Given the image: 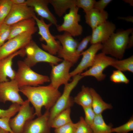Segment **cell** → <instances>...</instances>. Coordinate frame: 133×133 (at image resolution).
<instances>
[{
	"instance_id": "obj_1",
	"label": "cell",
	"mask_w": 133,
	"mask_h": 133,
	"mask_svg": "<svg viewBox=\"0 0 133 133\" xmlns=\"http://www.w3.org/2000/svg\"><path fill=\"white\" fill-rule=\"evenodd\" d=\"M19 91L33 105L37 117L42 115L43 107L50 110L61 94L58 89L50 84L45 86H24L19 88Z\"/></svg>"
},
{
	"instance_id": "obj_2",
	"label": "cell",
	"mask_w": 133,
	"mask_h": 133,
	"mask_svg": "<svg viewBox=\"0 0 133 133\" xmlns=\"http://www.w3.org/2000/svg\"><path fill=\"white\" fill-rule=\"evenodd\" d=\"M133 31V28H131L114 33L102 44V52L110 55L116 59H122L127 48L130 35Z\"/></svg>"
},
{
	"instance_id": "obj_3",
	"label": "cell",
	"mask_w": 133,
	"mask_h": 133,
	"mask_svg": "<svg viewBox=\"0 0 133 133\" xmlns=\"http://www.w3.org/2000/svg\"><path fill=\"white\" fill-rule=\"evenodd\" d=\"M18 67L14 79L19 88L24 86H36L50 81L47 76L38 74L32 70L23 61L17 62Z\"/></svg>"
},
{
	"instance_id": "obj_4",
	"label": "cell",
	"mask_w": 133,
	"mask_h": 133,
	"mask_svg": "<svg viewBox=\"0 0 133 133\" xmlns=\"http://www.w3.org/2000/svg\"><path fill=\"white\" fill-rule=\"evenodd\" d=\"M83 77L80 74L73 77L72 81L65 85L63 94L50 109L49 123L50 124L53 119L59 114L66 109L70 108L74 102L70 96V93L79 81Z\"/></svg>"
},
{
	"instance_id": "obj_5",
	"label": "cell",
	"mask_w": 133,
	"mask_h": 133,
	"mask_svg": "<svg viewBox=\"0 0 133 133\" xmlns=\"http://www.w3.org/2000/svg\"><path fill=\"white\" fill-rule=\"evenodd\" d=\"M25 49L27 57L23 61L31 68L39 62H45L49 63L50 65H56L63 61L42 49L32 40Z\"/></svg>"
},
{
	"instance_id": "obj_6",
	"label": "cell",
	"mask_w": 133,
	"mask_h": 133,
	"mask_svg": "<svg viewBox=\"0 0 133 133\" xmlns=\"http://www.w3.org/2000/svg\"><path fill=\"white\" fill-rule=\"evenodd\" d=\"M62 45L57 54L58 57L74 64L78 61L80 56L76 53L79 43L68 33L64 32L62 34L54 36Z\"/></svg>"
},
{
	"instance_id": "obj_7",
	"label": "cell",
	"mask_w": 133,
	"mask_h": 133,
	"mask_svg": "<svg viewBox=\"0 0 133 133\" xmlns=\"http://www.w3.org/2000/svg\"><path fill=\"white\" fill-rule=\"evenodd\" d=\"M33 18L35 19L38 29V34L41 36V41H44L46 44H42V47L44 50L53 55L57 54L61 46L60 43L58 41L56 40L54 36L50 33L49 28L52 24L50 23L46 24L43 18H37L36 15Z\"/></svg>"
},
{
	"instance_id": "obj_8",
	"label": "cell",
	"mask_w": 133,
	"mask_h": 133,
	"mask_svg": "<svg viewBox=\"0 0 133 133\" xmlns=\"http://www.w3.org/2000/svg\"><path fill=\"white\" fill-rule=\"evenodd\" d=\"M36 31L24 33L7 40L0 47V59L25 48L32 40L33 35Z\"/></svg>"
},
{
	"instance_id": "obj_9",
	"label": "cell",
	"mask_w": 133,
	"mask_h": 133,
	"mask_svg": "<svg viewBox=\"0 0 133 133\" xmlns=\"http://www.w3.org/2000/svg\"><path fill=\"white\" fill-rule=\"evenodd\" d=\"M79 9L76 6L70 9L69 12L63 17V23L56 27L58 32H67L72 37L78 36L82 34L83 28L79 23L81 20V16L78 13Z\"/></svg>"
},
{
	"instance_id": "obj_10",
	"label": "cell",
	"mask_w": 133,
	"mask_h": 133,
	"mask_svg": "<svg viewBox=\"0 0 133 133\" xmlns=\"http://www.w3.org/2000/svg\"><path fill=\"white\" fill-rule=\"evenodd\" d=\"M27 99L21 105L17 114L9 121L10 126L14 133H22L26 123L35 116L33 107Z\"/></svg>"
},
{
	"instance_id": "obj_11",
	"label": "cell",
	"mask_w": 133,
	"mask_h": 133,
	"mask_svg": "<svg viewBox=\"0 0 133 133\" xmlns=\"http://www.w3.org/2000/svg\"><path fill=\"white\" fill-rule=\"evenodd\" d=\"M116 59L113 57L107 56L102 52L96 54L90 68L80 74L83 77L92 76L98 81H102L106 77V75L103 73V70L107 67L111 66Z\"/></svg>"
},
{
	"instance_id": "obj_12",
	"label": "cell",
	"mask_w": 133,
	"mask_h": 133,
	"mask_svg": "<svg viewBox=\"0 0 133 133\" xmlns=\"http://www.w3.org/2000/svg\"><path fill=\"white\" fill-rule=\"evenodd\" d=\"M74 64L64 60L62 62L56 65H51L52 69L51 72L50 84L52 86L58 89L62 84L68 83L71 77L69 71Z\"/></svg>"
},
{
	"instance_id": "obj_13",
	"label": "cell",
	"mask_w": 133,
	"mask_h": 133,
	"mask_svg": "<svg viewBox=\"0 0 133 133\" xmlns=\"http://www.w3.org/2000/svg\"><path fill=\"white\" fill-rule=\"evenodd\" d=\"M19 88L14 79L0 83V101L4 103L10 101L21 105L24 101L19 93Z\"/></svg>"
},
{
	"instance_id": "obj_14",
	"label": "cell",
	"mask_w": 133,
	"mask_h": 133,
	"mask_svg": "<svg viewBox=\"0 0 133 133\" xmlns=\"http://www.w3.org/2000/svg\"><path fill=\"white\" fill-rule=\"evenodd\" d=\"M35 15L33 8L28 6L26 3L12 4L3 23L11 26L22 20L33 18Z\"/></svg>"
},
{
	"instance_id": "obj_15",
	"label": "cell",
	"mask_w": 133,
	"mask_h": 133,
	"mask_svg": "<svg viewBox=\"0 0 133 133\" xmlns=\"http://www.w3.org/2000/svg\"><path fill=\"white\" fill-rule=\"evenodd\" d=\"M102 44L98 43L91 44L90 47L81 54L82 56L81 60L77 67L70 72V77H74L78 74H81L84 70L91 67L93 63L97 52L101 50Z\"/></svg>"
},
{
	"instance_id": "obj_16",
	"label": "cell",
	"mask_w": 133,
	"mask_h": 133,
	"mask_svg": "<svg viewBox=\"0 0 133 133\" xmlns=\"http://www.w3.org/2000/svg\"><path fill=\"white\" fill-rule=\"evenodd\" d=\"M49 110H46L41 116L27 122L22 133H50Z\"/></svg>"
},
{
	"instance_id": "obj_17",
	"label": "cell",
	"mask_w": 133,
	"mask_h": 133,
	"mask_svg": "<svg viewBox=\"0 0 133 133\" xmlns=\"http://www.w3.org/2000/svg\"><path fill=\"white\" fill-rule=\"evenodd\" d=\"M26 54L25 48L17 51L9 56L0 59V83L14 79L16 72L12 67V60L18 55L24 56Z\"/></svg>"
},
{
	"instance_id": "obj_18",
	"label": "cell",
	"mask_w": 133,
	"mask_h": 133,
	"mask_svg": "<svg viewBox=\"0 0 133 133\" xmlns=\"http://www.w3.org/2000/svg\"><path fill=\"white\" fill-rule=\"evenodd\" d=\"M116 28L114 23L107 20L97 26L92 30L90 43L102 44L114 33Z\"/></svg>"
},
{
	"instance_id": "obj_19",
	"label": "cell",
	"mask_w": 133,
	"mask_h": 133,
	"mask_svg": "<svg viewBox=\"0 0 133 133\" xmlns=\"http://www.w3.org/2000/svg\"><path fill=\"white\" fill-rule=\"evenodd\" d=\"M48 0H27L26 4L33 8L34 11L41 18H45L56 27L57 21L54 15L49 10Z\"/></svg>"
},
{
	"instance_id": "obj_20",
	"label": "cell",
	"mask_w": 133,
	"mask_h": 133,
	"mask_svg": "<svg viewBox=\"0 0 133 133\" xmlns=\"http://www.w3.org/2000/svg\"><path fill=\"white\" fill-rule=\"evenodd\" d=\"M36 22L33 18L23 20L11 26L9 35L7 40L24 33L36 31Z\"/></svg>"
},
{
	"instance_id": "obj_21",
	"label": "cell",
	"mask_w": 133,
	"mask_h": 133,
	"mask_svg": "<svg viewBox=\"0 0 133 133\" xmlns=\"http://www.w3.org/2000/svg\"><path fill=\"white\" fill-rule=\"evenodd\" d=\"M108 17L107 12L104 10L101 11L94 8L85 13V22L92 30L106 22Z\"/></svg>"
},
{
	"instance_id": "obj_22",
	"label": "cell",
	"mask_w": 133,
	"mask_h": 133,
	"mask_svg": "<svg viewBox=\"0 0 133 133\" xmlns=\"http://www.w3.org/2000/svg\"><path fill=\"white\" fill-rule=\"evenodd\" d=\"M90 88L92 97L91 107L96 115L102 114L105 110L112 108L111 105L104 101L94 88Z\"/></svg>"
},
{
	"instance_id": "obj_23",
	"label": "cell",
	"mask_w": 133,
	"mask_h": 133,
	"mask_svg": "<svg viewBox=\"0 0 133 133\" xmlns=\"http://www.w3.org/2000/svg\"><path fill=\"white\" fill-rule=\"evenodd\" d=\"M53 7L56 14L62 16L68 9L76 6V0H48Z\"/></svg>"
},
{
	"instance_id": "obj_24",
	"label": "cell",
	"mask_w": 133,
	"mask_h": 133,
	"mask_svg": "<svg viewBox=\"0 0 133 133\" xmlns=\"http://www.w3.org/2000/svg\"><path fill=\"white\" fill-rule=\"evenodd\" d=\"M73 101L83 108L91 106L92 97L90 88L83 85L81 91L74 97Z\"/></svg>"
},
{
	"instance_id": "obj_25",
	"label": "cell",
	"mask_w": 133,
	"mask_h": 133,
	"mask_svg": "<svg viewBox=\"0 0 133 133\" xmlns=\"http://www.w3.org/2000/svg\"><path fill=\"white\" fill-rule=\"evenodd\" d=\"M70 108H68L57 115L50 124V127L57 128L72 122L70 117Z\"/></svg>"
},
{
	"instance_id": "obj_26",
	"label": "cell",
	"mask_w": 133,
	"mask_h": 133,
	"mask_svg": "<svg viewBox=\"0 0 133 133\" xmlns=\"http://www.w3.org/2000/svg\"><path fill=\"white\" fill-rule=\"evenodd\" d=\"M90 127L93 133H112L111 126L106 123L102 114L96 115Z\"/></svg>"
},
{
	"instance_id": "obj_27",
	"label": "cell",
	"mask_w": 133,
	"mask_h": 133,
	"mask_svg": "<svg viewBox=\"0 0 133 133\" xmlns=\"http://www.w3.org/2000/svg\"><path fill=\"white\" fill-rule=\"evenodd\" d=\"M121 71L133 72V56L122 60L116 59L111 65Z\"/></svg>"
},
{
	"instance_id": "obj_28",
	"label": "cell",
	"mask_w": 133,
	"mask_h": 133,
	"mask_svg": "<svg viewBox=\"0 0 133 133\" xmlns=\"http://www.w3.org/2000/svg\"><path fill=\"white\" fill-rule=\"evenodd\" d=\"M12 4L11 0H0V26L8 14Z\"/></svg>"
},
{
	"instance_id": "obj_29",
	"label": "cell",
	"mask_w": 133,
	"mask_h": 133,
	"mask_svg": "<svg viewBox=\"0 0 133 133\" xmlns=\"http://www.w3.org/2000/svg\"><path fill=\"white\" fill-rule=\"evenodd\" d=\"M20 105L18 104L13 103L6 110L0 109V118L7 117L11 118L18 112Z\"/></svg>"
},
{
	"instance_id": "obj_30",
	"label": "cell",
	"mask_w": 133,
	"mask_h": 133,
	"mask_svg": "<svg viewBox=\"0 0 133 133\" xmlns=\"http://www.w3.org/2000/svg\"><path fill=\"white\" fill-rule=\"evenodd\" d=\"M110 80L115 83H123L128 84L129 80L122 71L116 70H114L110 76Z\"/></svg>"
},
{
	"instance_id": "obj_31",
	"label": "cell",
	"mask_w": 133,
	"mask_h": 133,
	"mask_svg": "<svg viewBox=\"0 0 133 133\" xmlns=\"http://www.w3.org/2000/svg\"><path fill=\"white\" fill-rule=\"evenodd\" d=\"M133 130V118L132 116L129 120L124 124L119 127L112 128L111 133H128Z\"/></svg>"
},
{
	"instance_id": "obj_32",
	"label": "cell",
	"mask_w": 133,
	"mask_h": 133,
	"mask_svg": "<svg viewBox=\"0 0 133 133\" xmlns=\"http://www.w3.org/2000/svg\"><path fill=\"white\" fill-rule=\"evenodd\" d=\"M95 0H76V5L79 8L82 9L85 13L93 8Z\"/></svg>"
},
{
	"instance_id": "obj_33",
	"label": "cell",
	"mask_w": 133,
	"mask_h": 133,
	"mask_svg": "<svg viewBox=\"0 0 133 133\" xmlns=\"http://www.w3.org/2000/svg\"><path fill=\"white\" fill-rule=\"evenodd\" d=\"M77 125V123H74L71 122L55 129V133H75Z\"/></svg>"
},
{
	"instance_id": "obj_34",
	"label": "cell",
	"mask_w": 133,
	"mask_h": 133,
	"mask_svg": "<svg viewBox=\"0 0 133 133\" xmlns=\"http://www.w3.org/2000/svg\"><path fill=\"white\" fill-rule=\"evenodd\" d=\"M77 124L75 133H93L91 127L86 122L83 117H80Z\"/></svg>"
},
{
	"instance_id": "obj_35",
	"label": "cell",
	"mask_w": 133,
	"mask_h": 133,
	"mask_svg": "<svg viewBox=\"0 0 133 133\" xmlns=\"http://www.w3.org/2000/svg\"><path fill=\"white\" fill-rule=\"evenodd\" d=\"M10 27L3 23L0 26V47L7 40L10 34Z\"/></svg>"
},
{
	"instance_id": "obj_36",
	"label": "cell",
	"mask_w": 133,
	"mask_h": 133,
	"mask_svg": "<svg viewBox=\"0 0 133 133\" xmlns=\"http://www.w3.org/2000/svg\"><path fill=\"white\" fill-rule=\"evenodd\" d=\"M85 114L84 119L86 122L90 126L93 124L96 114L91 106L83 108Z\"/></svg>"
},
{
	"instance_id": "obj_37",
	"label": "cell",
	"mask_w": 133,
	"mask_h": 133,
	"mask_svg": "<svg viewBox=\"0 0 133 133\" xmlns=\"http://www.w3.org/2000/svg\"><path fill=\"white\" fill-rule=\"evenodd\" d=\"M91 35L87 36L84 37L80 42L79 43L76 49L77 54L80 56L81 53L87 47L88 44L90 42Z\"/></svg>"
},
{
	"instance_id": "obj_38",
	"label": "cell",
	"mask_w": 133,
	"mask_h": 133,
	"mask_svg": "<svg viewBox=\"0 0 133 133\" xmlns=\"http://www.w3.org/2000/svg\"><path fill=\"white\" fill-rule=\"evenodd\" d=\"M10 118L7 117L0 118V128L10 133H14L9 124V121Z\"/></svg>"
},
{
	"instance_id": "obj_39",
	"label": "cell",
	"mask_w": 133,
	"mask_h": 133,
	"mask_svg": "<svg viewBox=\"0 0 133 133\" xmlns=\"http://www.w3.org/2000/svg\"><path fill=\"white\" fill-rule=\"evenodd\" d=\"M112 0H100L96 1L94 6V8L103 11L106 7L112 1Z\"/></svg>"
},
{
	"instance_id": "obj_40",
	"label": "cell",
	"mask_w": 133,
	"mask_h": 133,
	"mask_svg": "<svg viewBox=\"0 0 133 133\" xmlns=\"http://www.w3.org/2000/svg\"><path fill=\"white\" fill-rule=\"evenodd\" d=\"M118 19L122 20L128 22H133V17L129 16L127 17H118Z\"/></svg>"
},
{
	"instance_id": "obj_41",
	"label": "cell",
	"mask_w": 133,
	"mask_h": 133,
	"mask_svg": "<svg viewBox=\"0 0 133 133\" xmlns=\"http://www.w3.org/2000/svg\"><path fill=\"white\" fill-rule=\"evenodd\" d=\"M133 32L131 33V35L129 36L127 48H131L133 45Z\"/></svg>"
},
{
	"instance_id": "obj_42",
	"label": "cell",
	"mask_w": 133,
	"mask_h": 133,
	"mask_svg": "<svg viewBox=\"0 0 133 133\" xmlns=\"http://www.w3.org/2000/svg\"><path fill=\"white\" fill-rule=\"evenodd\" d=\"M13 4L20 5L25 4L26 0H11Z\"/></svg>"
},
{
	"instance_id": "obj_43",
	"label": "cell",
	"mask_w": 133,
	"mask_h": 133,
	"mask_svg": "<svg viewBox=\"0 0 133 133\" xmlns=\"http://www.w3.org/2000/svg\"><path fill=\"white\" fill-rule=\"evenodd\" d=\"M124 1L125 3H128L131 6H133V0H124Z\"/></svg>"
},
{
	"instance_id": "obj_44",
	"label": "cell",
	"mask_w": 133,
	"mask_h": 133,
	"mask_svg": "<svg viewBox=\"0 0 133 133\" xmlns=\"http://www.w3.org/2000/svg\"></svg>"
}]
</instances>
